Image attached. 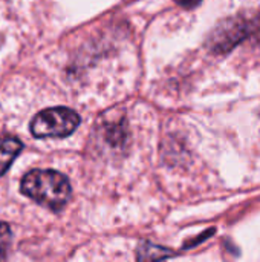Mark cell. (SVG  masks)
<instances>
[{
    "label": "cell",
    "mask_w": 260,
    "mask_h": 262,
    "mask_svg": "<svg viewBox=\"0 0 260 262\" xmlns=\"http://www.w3.org/2000/svg\"><path fill=\"white\" fill-rule=\"evenodd\" d=\"M260 28V15L238 14L222 20L208 35L207 48L213 54H227Z\"/></svg>",
    "instance_id": "7a4b0ae2"
},
{
    "label": "cell",
    "mask_w": 260,
    "mask_h": 262,
    "mask_svg": "<svg viewBox=\"0 0 260 262\" xmlns=\"http://www.w3.org/2000/svg\"><path fill=\"white\" fill-rule=\"evenodd\" d=\"M173 253L169 249H162L158 246H153L150 243H144L139 249H138V259L139 261H146V259H161V258H167L172 256Z\"/></svg>",
    "instance_id": "5b68a950"
},
{
    "label": "cell",
    "mask_w": 260,
    "mask_h": 262,
    "mask_svg": "<svg viewBox=\"0 0 260 262\" xmlns=\"http://www.w3.org/2000/svg\"><path fill=\"white\" fill-rule=\"evenodd\" d=\"M179 6L182 8H187V9H192V8H196L202 0H175Z\"/></svg>",
    "instance_id": "52a82bcc"
},
{
    "label": "cell",
    "mask_w": 260,
    "mask_h": 262,
    "mask_svg": "<svg viewBox=\"0 0 260 262\" xmlns=\"http://www.w3.org/2000/svg\"><path fill=\"white\" fill-rule=\"evenodd\" d=\"M23 144L15 137H3L0 138V177L6 173L11 167L12 161L21 152Z\"/></svg>",
    "instance_id": "277c9868"
},
{
    "label": "cell",
    "mask_w": 260,
    "mask_h": 262,
    "mask_svg": "<svg viewBox=\"0 0 260 262\" xmlns=\"http://www.w3.org/2000/svg\"><path fill=\"white\" fill-rule=\"evenodd\" d=\"M9 246H11V229L8 224L0 223V261L6 258Z\"/></svg>",
    "instance_id": "8992f818"
},
{
    "label": "cell",
    "mask_w": 260,
    "mask_h": 262,
    "mask_svg": "<svg viewBox=\"0 0 260 262\" xmlns=\"http://www.w3.org/2000/svg\"><path fill=\"white\" fill-rule=\"evenodd\" d=\"M80 124V115L69 107H51L38 112L31 121V132L37 138H64Z\"/></svg>",
    "instance_id": "3957f363"
},
{
    "label": "cell",
    "mask_w": 260,
    "mask_h": 262,
    "mask_svg": "<svg viewBox=\"0 0 260 262\" xmlns=\"http://www.w3.org/2000/svg\"><path fill=\"white\" fill-rule=\"evenodd\" d=\"M21 192L54 212L61 210L70 198V184L64 175L57 170L34 169L21 180Z\"/></svg>",
    "instance_id": "6da1fadb"
}]
</instances>
